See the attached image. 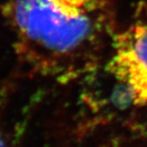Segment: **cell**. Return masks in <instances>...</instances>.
Instances as JSON below:
<instances>
[{"label":"cell","mask_w":147,"mask_h":147,"mask_svg":"<svg viewBox=\"0 0 147 147\" xmlns=\"http://www.w3.org/2000/svg\"><path fill=\"white\" fill-rule=\"evenodd\" d=\"M2 11L20 62L61 84L96 69L116 34L109 0H8Z\"/></svg>","instance_id":"cell-1"},{"label":"cell","mask_w":147,"mask_h":147,"mask_svg":"<svg viewBox=\"0 0 147 147\" xmlns=\"http://www.w3.org/2000/svg\"><path fill=\"white\" fill-rule=\"evenodd\" d=\"M107 70L120 82L136 106H147V22H136L116 33Z\"/></svg>","instance_id":"cell-2"},{"label":"cell","mask_w":147,"mask_h":147,"mask_svg":"<svg viewBox=\"0 0 147 147\" xmlns=\"http://www.w3.org/2000/svg\"><path fill=\"white\" fill-rule=\"evenodd\" d=\"M1 102H2V98L0 96V104H1ZM0 147H6L5 142H4V140H3L1 133H0Z\"/></svg>","instance_id":"cell-3"}]
</instances>
